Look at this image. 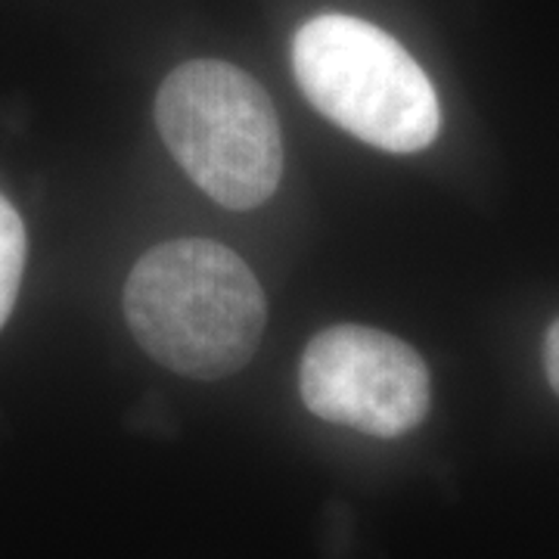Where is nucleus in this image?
<instances>
[{
  "instance_id": "1",
  "label": "nucleus",
  "mask_w": 559,
  "mask_h": 559,
  "mask_svg": "<svg viewBox=\"0 0 559 559\" xmlns=\"http://www.w3.org/2000/svg\"><path fill=\"white\" fill-rule=\"evenodd\" d=\"M124 320L150 358L190 380H224L259 348L267 301L249 264L215 240H168L134 264Z\"/></svg>"
},
{
  "instance_id": "2",
  "label": "nucleus",
  "mask_w": 559,
  "mask_h": 559,
  "mask_svg": "<svg viewBox=\"0 0 559 559\" xmlns=\"http://www.w3.org/2000/svg\"><path fill=\"white\" fill-rule=\"evenodd\" d=\"M305 100L385 153L426 150L441 128L436 87L389 32L345 13L305 22L293 40Z\"/></svg>"
},
{
  "instance_id": "3",
  "label": "nucleus",
  "mask_w": 559,
  "mask_h": 559,
  "mask_svg": "<svg viewBox=\"0 0 559 559\" xmlns=\"http://www.w3.org/2000/svg\"><path fill=\"white\" fill-rule=\"evenodd\" d=\"M156 124L190 180L227 209L267 202L283 178V138L259 81L221 60L178 66L156 94Z\"/></svg>"
},
{
  "instance_id": "4",
  "label": "nucleus",
  "mask_w": 559,
  "mask_h": 559,
  "mask_svg": "<svg viewBox=\"0 0 559 559\" xmlns=\"http://www.w3.org/2000/svg\"><path fill=\"white\" fill-rule=\"evenodd\" d=\"M305 407L377 439H399L432 404L426 360L392 333L340 323L308 342L299 364Z\"/></svg>"
},
{
  "instance_id": "5",
  "label": "nucleus",
  "mask_w": 559,
  "mask_h": 559,
  "mask_svg": "<svg viewBox=\"0 0 559 559\" xmlns=\"http://www.w3.org/2000/svg\"><path fill=\"white\" fill-rule=\"evenodd\" d=\"M25 267V227L20 212L0 193V330L16 305Z\"/></svg>"
},
{
  "instance_id": "6",
  "label": "nucleus",
  "mask_w": 559,
  "mask_h": 559,
  "mask_svg": "<svg viewBox=\"0 0 559 559\" xmlns=\"http://www.w3.org/2000/svg\"><path fill=\"white\" fill-rule=\"evenodd\" d=\"M544 373L550 389L559 395V320H554V326L544 336Z\"/></svg>"
}]
</instances>
